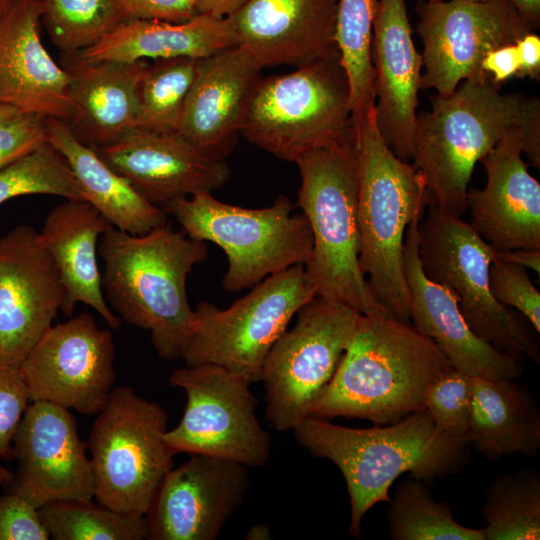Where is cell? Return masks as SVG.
Masks as SVG:
<instances>
[{
    "label": "cell",
    "instance_id": "17",
    "mask_svg": "<svg viewBox=\"0 0 540 540\" xmlns=\"http://www.w3.org/2000/svg\"><path fill=\"white\" fill-rule=\"evenodd\" d=\"M524 152L540 167V134L516 129L480 162L487 181L467 193L470 226L495 251L540 250V183L527 169Z\"/></svg>",
    "mask_w": 540,
    "mask_h": 540
},
{
    "label": "cell",
    "instance_id": "20",
    "mask_svg": "<svg viewBox=\"0 0 540 540\" xmlns=\"http://www.w3.org/2000/svg\"><path fill=\"white\" fill-rule=\"evenodd\" d=\"M150 203L221 189L230 177L224 160L208 157L176 133L132 128L96 149Z\"/></svg>",
    "mask_w": 540,
    "mask_h": 540
},
{
    "label": "cell",
    "instance_id": "51",
    "mask_svg": "<svg viewBox=\"0 0 540 540\" xmlns=\"http://www.w3.org/2000/svg\"><path fill=\"white\" fill-rule=\"evenodd\" d=\"M16 114H19L14 108L0 104V122L10 118Z\"/></svg>",
    "mask_w": 540,
    "mask_h": 540
},
{
    "label": "cell",
    "instance_id": "47",
    "mask_svg": "<svg viewBox=\"0 0 540 540\" xmlns=\"http://www.w3.org/2000/svg\"><path fill=\"white\" fill-rule=\"evenodd\" d=\"M495 256L501 260L530 269L540 276V250L514 249L495 252Z\"/></svg>",
    "mask_w": 540,
    "mask_h": 540
},
{
    "label": "cell",
    "instance_id": "10",
    "mask_svg": "<svg viewBox=\"0 0 540 540\" xmlns=\"http://www.w3.org/2000/svg\"><path fill=\"white\" fill-rule=\"evenodd\" d=\"M89 433L94 498L113 510L146 515L174 454L164 441L168 414L130 386L111 390Z\"/></svg>",
    "mask_w": 540,
    "mask_h": 540
},
{
    "label": "cell",
    "instance_id": "29",
    "mask_svg": "<svg viewBox=\"0 0 540 540\" xmlns=\"http://www.w3.org/2000/svg\"><path fill=\"white\" fill-rule=\"evenodd\" d=\"M48 142L68 161L85 199L117 229L143 235L167 223L168 215L143 198L95 149L83 143L64 121L46 118Z\"/></svg>",
    "mask_w": 540,
    "mask_h": 540
},
{
    "label": "cell",
    "instance_id": "46",
    "mask_svg": "<svg viewBox=\"0 0 540 540\" xmlns=\"http://www.w3.org/2000/svg\"><path fill=\"white\" fill-rule=\"evenodd\" d=\"M200 15L225 18L238 10L247 0H191Z\"/></svg>",
    "mask_w": 540,
    "mask_h": 540
},
{
    "label": "cell",
    "instance_id": "5",
    "mask_svg": "<svg viewBox=\"0 0 540 540\" xmlns=\"http://www.w3.org/2000/svg\"><path fill=\"white\" fill-rule=\"evenodd\" d=\"M354 125L360 268L386 314L410 322L403 248L408 226L425 213V183L411 163L388 147L374 107Z\"/></svg>",
    "mask_w": 540,
    "mask_h": 540
},
{
    "label": "cell",
    "instance_id": "4",
    "mask_svg": "<svg viewBox=\"0 0 540 540\" xmlns=\"http://www.w3.org/2000/svg\"><path fill=\"white\" fill-rule=\"evenodd\" d=\"M297 442L318 458L333 462L346 482L350 500L349 533L360 538L365 514L389 502V489L402 474L431 481L457 473L466 446L439 433L426 409L397 422L372 428H349L307 417L293 430Z\"/></svg>",
    "mask_w": 540,
    "mask_h": 540
},
{
    "label": "cell",
    "instance_id": "26",
    "mask_svg": "<svg viewBox=\"0 0 540 540\" xmlns=\"http://www.w3.org/2000/svg\"><path fill=\"white\" fill-rule=\"evenodd\" d=\"M109 224L89 202L66 200L49 212L38 234L65 288L61 311L71 317L76 304L84 303L117 329L122 320L108 306L97 263L98 241Z\"/></svg>",
    "mask_w": 540,
    "mask_h": 540
},
{
    "label": "cell",
    "instance_id": "40",
    "mask_svg": "<svg viewBox=\"0 0 540 540\" xmlns=\"http://www.w3.org/2000/svg\"><path fill=\"white\" fill-rule=\"evenodd\" d=\"M28 402L19 368L0 361V458H12V440Z\"/></svg>",
    "mask_w": 540,
    "mask_h": 540
},
{
    "label": "cell",
    "instance_id": "54",
    "mask_svg": "<svg viewBox=\"0 0 540 540\" xmlns=\"http://www.w3.org/2000/svg\"><path fill=\"white\" fill-rule=\"evenodd\" d=\"M471 1H486V0H471Z\"/></svg>",
    "mask_w": 540,
    "mask_h": 540
},
{
    "label": "cell",
    "instance_id": "31",
    "mask_svg": "<svg viewBox=\"0 0 540 540\" xmlns=\"http://www.w3.org/2000/svg\"><path fill=\"white\" fill-rule=\"evenodd\" d=\"M484 498L486 540L540 539V475L535 468L495 478Z\"/></svg>",
    "mask_w": 540,
    "mask_h": 540
},
{
    "label": "cell",
    "instance_id": "39",
    "mask_svg": "<svg viewBox=\"0 0 540 540\" xmlns=\"http://www.w3.org/2000/svg\"><path fill=\"white\" fill-rule=\"evenodd\" d=\"M489 283L500 303L516 309L540 332V293L526 268L495 256L489 269Z\"/></svg>",
    "mask_w": 540,
    "mask_h": 540
},
{
    "label": "cell",
    "instance_id": "18",
    "mask_svg": "<svg viewBox=\"0 0 540 540\" xmlns=\"http://www.w3.org/2000/svg\"><path fill=\"white\" fill-rule=\"evenodd\" d=\"M248 467L193 454L164 476L145 515L150 540H216L242 505Z\"/></svg>",
    "mask_w": 540,
    "mask_h": 540
},
{
    "label": "cell",
    "instance_id": "52",
    "mask_svg": "<svg viewBox=\"0 0 540 540\" xmlns=\"http://www.w3.org/2000/svg\"><path fill=\"white\" fill-rule=\"evenodd\" d=\"M11 1L12 0H0V20L9 7Z\"/></svg>",
    "mask_w": 540,
    "mask_h": 540
},
{
    "label": "cell",
    "instance_id": "3",
    "mask_svg": "<svg viewBox=\"0 0 540 540\" xmlns=\"http://www.w3.org/2000/svg\"><path fill=\"white\" fill-rule=\"evenodd\" d=\"M98 254L104 263L103 293L119 318L148 330L162 359L181 358L194 320L186 280L207 257V243L169 223L143 235L109 224L99 239Z\"/></svg>",
    "mask_w": 540,
    "mask_h": 540
},
{
    "label": "cell",
    "instance_id": "44",
    "mask_svg": "<svg viewBox=\"0 0 540 540\" xmlns=\"http://www.w3.org/2000/svg\"><path fill=\"white\" fill-rule=\"evenodd\" d=\"M481 68L497 84L516 76L519 70L516 45L509 44L488 52L482 60Z\"/></svg>",
    "mask_w": 540,
    "mask_h": 540
},
{
    "label": "cell",
    "instance_id": "33",
    "mask_svg": "<svg viewBox=\"0 0 540 540\" xmlns=\"http://www.w3.org/2000/svg\"><path fill=\"white\" fill-rule=\"evenodd\" d=\"M389 503L393 540H486L483 528L459 524L449 504L436 501L422 481L413 477L398 484Z\"/></svg>",
    "mask_w": 540,
    "mask_h": 540
},
{
    "label": "cell",
    "instance_id": "19",
    "mask_svg": "<svg viewBox=\"0 0 540 540\" xmlns=\"http://www.w3.org/2000/svg\"><path fill=\"white\" fill-rule=\"evenodd\" d=\"M64 298L61 276L37 230L23 224L0 237V361L19 368Z\"/></svg>",
    "mask_w": 540,
    "mask_h": 540
},
{
    "label": "cell",
    "instance_id": "38",
    "mask_svg": "<svg viewBox=\"0 0 540 540\" xmlns=\"http://www.w3.org/2000/svg\"><path fill=\"white\" fill-rule=\"evenodd\" d=\"M472 397V377L452 369L430 385L424 398V409L436 430L466 447L470 444Z\"/></svg>",
    "mask_w": 540,
    "mask_h": 540
},
{
    "label": "cell",
    "instance_id": "13",
    "mask_svg": "<svg viewBox=\"0 0 540 540\" xmlns=\"http://www.w3.org/2000/svg\"><path fill=\"white\" fill-rule=\"evenodd\" d=\"M173 387L187 396L181 421L164 441L174 455L198 454L263 467L271 457V437L256 416L258 400L251 383L214 364L173 370Z\"/></svg>",
    "mask_w": 540,
    "mask_h": 540
},
{
    "label": "cell",
    "instance_id": "42",
    "mask_svg": "<svg viewBox=\"0 0 540 540\" xmlns=\"http://www.w3.org/2000/svg\"><path fill=\"white\" fill-rule=\"evenodd\" d=\"M39 509L20 495H0V540H48Z\"/></svg>",
    "mask_w": 540,
    "mask_h": 540
},
{
    "label": "cell",
    "instance_id": "27",
    "mask_svg": "<svg viewBox=\"0 0 540 540\" xmlns=\"http://www.w3.org/2000/svg\"><path fill=\"white\" fill-rule=\"evenodd\" d=\"M63 63L74 103V126H69L83 143L99 148L135 128L145 60L88 61L78 53H63Z\"/></svg>",
    "mask_w": 540,
    "mask_h": 540
},
{
    "label": "cell",
    "instance_id": "28",
    "mask_svg": "<svg viewBox=\"0 0 540 540\" xmlns=\"http://www.w3.org/2000/svg\"><path fill=\"white\" fill-rule=\"evenodd\" d=\"M235 45L237 41L228 17L197 14L180 23L123 21L99 42L78 54L88 61L205 58Z\"/></svg>",
    "mask_w": 540,
    "mask_h": 540
},
{
    "label": "cell",
    "instance_id": "53",
    "mask_svg": "<svg viewBox=\"0 0 540 540\" xmlns=\"http://www.w3.org/2000/svg\"><path fill=\"white\" fill-rule=\"evenodd\" d=\"M427 1H430V2H435V1H439V0H427Z\"/></svg>",
    "mask_w": 540,
    "mask_h": 540
},
{
    "label": "cell",
    "instance_id": "30",
    "mask_svg": "<svg viewBox=\"0 0 540 540\" xmlns=\"http://www.w3.org/2000/svg\"><path fill=\"white\" fill-rule=\"evenodd\" d=\"M469 442L489 460L540 448V410L529 388L516 379L472 377Z\"/></svg>",
    "mask_w": 540,
    "mask_h": 540
},
{
    "label": "cell",
    "instance_id": "1",
    "mask_svg": "<svg viewBox=\"0 0 540 540\" xmlns=\"http://www.w3.org/2000/svg\"><path fill=\"white\" fill-rule=\"evenodd\" d=\"M430 102L416 116L411 164L424 180L427 206L461 217L476 163L516 129L540 134V101L501 92L487 74Z\"/></svg>",
    "mask_w": 540,
    "mask_h": 540
},
{
    "label": "cell",
    "instance_id": "7",
    "mask_svg": "<svg viewBox=\"0 0 540 540\" xmlns=\"http://www.w3.org/2000/svg\"><path fill=\"white\" fill-rule=\"evenodd\" d=\"M354 129L349 83L336 52L290 73L259 77L240 134L295 163L311 151L351 140Z\"/></svg>",
    "mask_w": 540,
    "mask_h": 540
},
{
    "label": "cell",
    "instance_id": "14",
    "mask_svg": "<svg viewBox=\"0 0 540 540\" xmlns=\"http://www.w3.org/2000/svg\"><path fill=\"white\" fill-rule=\"evenodd\" d=\"M415 10L423 43L421 89L439 96L487 75L481 64L488 52L533 32L506 0H418Z\"/></svg>",
    "mask_w": 540,
    "mask_h": 540
},
{
    "label": "cell",
    "instance_id": "45",
    "mask_svg": "<svg viewBox=\"0 0 540 540\" xmlns=\"http://www.w3.org/2000/svg\"><path fill=\"white\" fill-rule=\"evenodd\" d=\"M515 45L519 60V70L516 76L539 80L540 37L534 32H528L518 39Z\"/></svg>",
    "mask_w": 540,
    "mask_h": 540
},
{
    "label": "cell",
    "instance_id": "49",
    "mask_svg": "<svg viewBox=\"0 0 540 540\" xmlns=\"http://www.w3.org/2000/svg\"><path fill=\"white\" fill-rule=\"evenodd\" d=\"M246 540H269L272 539L270 527L265 523L255 524L246 532Z\"/></svg>",
    "mask_w": 540,
    "mask_h": 540
},
{
    "label": "cell",
    "instance_id": "12",
    "mask_svg": "<svg viewBox=\"0 0 540 540\" xmlns=\"http://www.w3.org/2000/svg\"><path fill=\"white\" fill-rule=\"evenodd\" d=\"M361 313L315 296L296 313L268 352L259 381L265 391L266 419L279 432L292 431L305 418L332 379L356 330Z\"/></svg>",
    "mask_w": 540,
    "mask_h": 540
},
{
    "label": "cell",
    "instance_id": "22",
    "mask_svg": "<svg viewBox=\"0 0 540 540\" xmlns=\"http://www.w3.org/2000/svg\"><path fill=\"white\" fill-rule=\"evenodd\" d=\"M41 0H12L0 20V104L19 114L71 120V77L40 37Z\"/></svg>",
    "mask_w": 540,
    "mask_h": 540
},
{
    "label": "cell",
    "instance_id": "25",
    "mask_svg": "<svg viewBox=\"0 0 540 540\" xmlns=\"http://www.w3.org/2000/svg\"><path fill=\"white\" fill-rule=\"evenodd\" d=\"M261 70L240 45L201 58L176 134L204 155L224 160L236 144Z\"/></svg>",
    "mask_w": 540,
    "mask_h": 540
},
{
    "label": "cell",
    "instance_id": "35",
    "mask_svg": "<svg viewBox=\"0 0 540 540\" xmlns=\"http://www.w3.org/2000/svg\"><path fill=\"white\" fill-rule=\"evenodd\" d=\"M50 538L55 540L148 539L145 515L113 510L92 501H57L39 508Z\"/></svg>",
    "mask_w": 540,
    "mask_h": 540
},
{
    "label": "cell",
    "instance_id": "11",
    "mask_svg": "<svg viewBox=\"0 0 540 540\" xmlns=\"http://www.w3.org/2000/svg\"><path fill=\"white\" fill-rule=\"evenodd\" d=\"M316 296L303 264L274 273L230 307L202 301L181 359L186 366L214 364L259 381L263 362L297 311Z\"/></svg>",
    "mask_w": 540,
    "mask_h": 540
},
{
    "label": "cell",
    "instance_id": "16",
    "mask_svg": "<svg viewBox=\"0 0 540 540\" xmlns=\"http://www.w3.org/2000/svg\"><path fill=\"white\" fill-rule=\"evenodd\" d=\"M86 449L69 409L33 401L12 440L17 470L7 491L38 509L57 501H92L94 477Z\"/></svg>",
    "mask_w": 540,
    "mask_h": 540
},
{
    "label": "cell",
    "instance_id": "34",
    "mask_svg": "<svg viewBox=\"0 0 540 540\" xmlns=\"http://www.w3.org/2000/svg\"><path fill=\"white\" fill-rule=\"evenodd\" d=\"M200 59H157L147 66L138 87L135 128L157 133H177Z\"/></svg>",
    "mask_w": 540,
    "mask_h": 540
},
{
    "label": "cell",
    "instance_id": "50",
    "mask_svg": "<svg viewBox=\"0 0 540 540\" xmlns=\"http://www.w3.org/2000/svg\"><path fill=\"white\" fill-rule=\"evenodd\" d=\"M13 475L14 473L9 469L0 466V485H4L6 487L13 479Z\"/></svg>",
    "mask_w": 540,
    "mask_h": 540
},
{
    "label": "cell",
    "instance_id": "43",
    "mask_svg": "<svg viewBox=\"0 0 540 540\" xmlns=\"http://www.w3.org/2000/svg\"><path fill=\"white\" fill-rule=\"evenodd\" d=\"M125 21L185 22L197 15L191 0H116Z\"/></svg>",
    "mask_w": 540,
    "mask_h": 540
},
{
    "label": "cell",
    "instance_id": "41",
    "mask_svg": "<svg viewBox=\"0 0 540 540\" xmlns=\"http://www.w3.org/2000/svg\"><path fill=\"white\" fill-rule=\"evenodd\" d=\"M48 142L46 118L16 114L0 122V170Z\"/></svg>",
    "mask_w": 540,
    "mask_h": 540
},
{
    "label": "cell",
    "instance_id": "32",
    "mask_svg": "<svg viewBox=\"0 0 540 540\" xmlns=\"http://www.w3.org/2000/svg\"><path fill=\"white\" fill-rule=\"evenodd\" d=\"M378 0H338L335 43L350 88L355 122L374 107L372 27Z\"/></svg>",
    "mask_w": 540,
    "mask_h": 540
},
{
    "label": "cell",
    "instance_id": "6",
    "mask_svg": "<svg viewBox=\"0 0 540 540\" xmlns=\"http://www.w3.org/2000/svg\"><path fill=\"white\" fill-rule=\"evenodd\" d=\"M295 163L301 178L297 204L313 238L304 267L316 296L345 304L364 315H387L374 298L359 264L354 137L311 151Z\"/></svg>",
    "mask_w": 540,
    "mask_h": 540
},
{
    "label": "cell",
    "instance_id": "9",
    "mask_svg": "<svg viewBox=\"0 0 540 540\" xmlns=\"http://www.w3.org/2000/svg\"><path fill=\"white\" fill-rule=\"evenodd\" d=\"M418 223V253L424 274L448 289L473 333L500 352L540 361L538 332L518 311L492 294L489 269L495 251L460 216L432 206Z\"/></svg>",
    "mask_w": 540,
    "mask_h": 540
},
{
    "label": "cell",
    "instance_id": "15",
    "mask_svg": "<svg viewBox=\"0 0 540 540\" xmlns=\"http://www.w3.org/2000/svg\"><path fill=\"white\" fill-rule=\"evenodd\" d=\"M110 330L86 313L52 325L19 370L30 402L47 401L84 415L104 406L116 379Z\"/></svg>",
    "mask_w": 540,
    "mask_h": 540
},
{
    "label": "cell",
    "instance_id": "23",
    "mask_svg": "<svg viewBox=\"0 0 540 540\" xmlns=\"http://www.w3.org/2000/svg\"><path fill=\"white\" fill-rule=\"evenodd\" d=\"M375 117L401 160H412L422 55L415 48L404 0H378L372 27Z\"/></svg>",
    "mask_w": 540,
    "mask_h": 540
},
{
    "label": "cell",
    "instance_id": "8",
    "mask_svg": "<svg viewBox=\"0 0 540 540\" xmlns=\"http://www.w3.org/2000/svg\"><path fill=\"white\" fill-rule=\"evenodd\" d=\"M161 208L191 238L219 246L228 261L222 285L236 292L308 261L313 238L303 214L281 195L271 206L250 209L217 200L211 192L176 198Z\"/></svg>",
    "mask_w": 540,
    "mask_h": 540
},
{
    "label": "cell",
    "instance_id": "48",
    "mask_svg": "<svg viewBox=\"0 0 540 540\" xmlns=\"http://www.w3.org/2000/svg\"><path fill=\"white\" fill-rule=\"evenodd\" d=\"M534 31L540 25V0H506Z\"/></svg>",
    "mask_w": 540,
    "mask_h": 540
},
{
    "label": "cell",
    "instance_id": "2",
    "mask_svg": "<svg viewBox=\"0 0 540 540\" xmlns=\"http://www.w3.org/2000/svg\"><path fill=\"white\" fill-rule=\"evenodd\" d=\"M453 367L410 322L361 314L335 373L309 416L391 424L424 409L430 385Z\"/></svg>",
    "mask_w": 540,
    "mask_h": 540
},
{
    "label": "cell",
    "instance_id": "36",
    "mask_svg": "<svg viewBox=\"0 0 540 540\" xmlns=\"http://www.w3.org/2000/svg\"><path fill=\"white\" fill-rule=\"evenodd\" d=\"M51 41L65 54L93 46L125 21L116 0H41Z\"/></svg>",
    "mask_w": 540,
    "mask_h": 540
},
{
    "label": "cell",
    "instance_id": "37",
    "mask_svg": "<svg viewBox=\"0 0 540 540\" xmlns=\"http://www.w3.org/2000/svg\"><path fill=\"white\" fill-rule=\"evenodd\" d=\"M33 194L86 201L70 164L49 142L0 170V205Z\"/></svg>",
    "mask_w": 540,
    "mask_h": 540
},
{
    "label": "cell",
    "instance_id": "21",
    "mask_svg": "<svg viewBox=\"0 0 540 540\" xmlns=\"http://www.w3.org/2000/svg\"><path fill=\"white\" fill-rule=\"evenodd\" d=\"M422 217L414 218L408 226L403 248L410 323L434 341L453 369L492 380L519 378L525 369V357L500 352L476 336L455 296L424 274L418 253V223Z\"/></svg>",
    "mask_w": 540,
    "mask_h": 540
},
{
    "label": "cell",
    "instance_id": "24",
    "mask_svg": "<svg viewBox=\"0 0 540 540\" xmlns=\"http://www.w3.org/2000/svg\"><path fill=\"white\" fill-rule=\"evenodd\" d=\"M338 0H247L228 16L237 45L263 69L305 65L338 52Z\"/></svg>",
    "mask_w": 540,
    "mask_h": 540
}]
</instances>
